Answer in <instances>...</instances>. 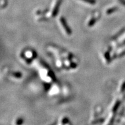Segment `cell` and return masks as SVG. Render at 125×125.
Masks as SVG:
<instances>
[{
	"label": "cell",
	"instance_id": "obj_5",
	"mask_svg": "<svg viewBox=\"0 0 125 125\" xmlns=\"http://www.w3.org/2000/svg\"><path fill=\"white\" fill-rule=\"evenodd\" d=\"M114 10H115V8H112V9H109L107 11V13H110L111 12H112L113 11H114Z\"/></svg>",
	"mask_w": 125,
	"mask_h": 125
},
{
	"label": "cell",
	"instance_id": "obj_6",
	"mask_svg": "<svg viewBox=\"0 0 125 125\" xmlns=\"http://www.w3.org/2000/svg\"><path fill=\"white\" fill-rule=\"evenodd\" d=\"M14 75L15 76H17V77H20L21 76V74L20 73H15V74H14Z\"/></svg>",
	"mask_w": 125,
	"mask_h": 125
},
{
	"label": "cell",
	"instance_id": "obj_2",
	"mask_svg": "<svg viewBox=\"0 0 125 125\" xmlns=\"http://www.w3.org/2000/svg\"><path fill=\"white\" fill-rule=\"evenodd\" d=\"M61 1H62V0H58V1H57V2H56L55 7H54L53 10V12H52V16L53 17L56 16L57 15V12H58V10H59V7H60V5L61 4Z\"/></svg>",
	"mask_w": 125,
	"mask_h": 125
},
{
	"label": "cell",
	"instance_id": "obj_4",
	"mask_svg": "<svg viewBox=\"0 0 125 125\" xmlns=\"http://www.w3.org/2000/svg\"><path fill=\"white\" fill-rule=\"evenodd\" d=\"M94 23H95V20L94 19H92V20L91 21H90L89 22V26H93V25L94 24Z\"/></svg>",
	"mask_w": 125,
	"mask_h": 125
},
{
	"label": "cell",
	"instance_id": "obj_7",
	"mask_svg": "<svg viewBox=\"0 0 125 125\" xmlns=\"http://www.w3.org/2000/svg\"><path fill=\"white\" fill-rule=\"evenodd\" d=\"M118 105H119V103H118V104H117L116 105H115V107H114V109H113V110H114V111H115L117 108H118Z\"/></svg>",
	"mask_w": 125,
	"mask_h": 125
},
{
	"label": "cell",
	"instance_id": "obj_3",
	"mask_svg": "<svg viewBox=\"0 0 125 125\" xmlns=\"http://www.w3.org/2000/svg\"><path fill=\"white\" fill-rule=\"evenodd\" d=\"M82 1L90 4H94L96 2V0H82Z\"/></svg>",
	"mask_w": 125,
	"mask_h": 125
},
{
	"label": "cell",
	"instance_id": "obj_1",
	"mask_svg": "<svg viewBox=\"0 0 125 125\" xmlns=\"http://www.w3.org/2000/svg\"><path fill=\"white\" fill-rule=\"evenodd\" d=\"M60 21H61V23H62V27H64V29L65 31H66L67 34H68V35H71V29H70L69 28V27L68 26V25H67L65 20L63 18H60Z\"/></svg>",
	"mask_w": 125,
	"mask_h": 125
}]
</instances>
